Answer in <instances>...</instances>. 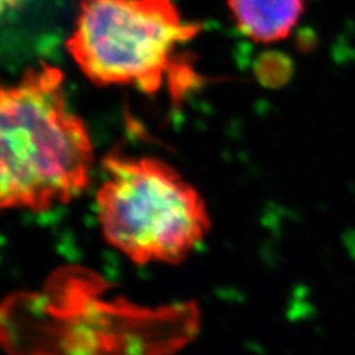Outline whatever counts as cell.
Instances as JSON below:
<instances>
[{"label":"cell","mask_w":355,"mask_h":355,"mask_svg":"<svg viewBox=\"0 0 355 355\" xmlns=\"http://www.w3.org/2000/svg\"><path fill=\"white\" fill-rule=\"evenodd\" d=\"M254 74L263 86L279 89L292 80L295 62L287 53L280 51H266L258 58L257 65H254Z\"/></svg>","instance_id":"obj_5"},{"label":"cell","mask_w":355,"mask_h":355,"mask_svg":"<svg viewBox=\"0 0 355 355\" xmlns=\"http://www.w3.org/2000/svg\"><path fill=\"white\" fill-rule=\"evenodd\" d=\"M92 166L91 135L67 101L60 69L40 64L0 87V214L70 203L89 187Z\"/></svg>","instance_id":"obj_1"},{"label":"cell","mask_w":355,"mask_h":355,"mask_svg":"<svg viewBox=\"0 0 355 355\" xmlns=\"http://www.w3.org/2000/svg\"><path fill=\"white\" fill-rule=\"evenodd\" d=\"M96 214L110 246L138 265L180 263L210 231L203 197L166 162L111 153Z\"/></svg>","instance_id":"obj_2"},{"label":"cell","mask_w":355,"mask_h":355,"mask_svg":"<svg viewBox=\"0 0 355 355\" xmlns=\"http://www.w3.org/2000/svg\"><path fill=\"white\" fill-rule=\"evenodd\" d=\"M24 2L26 0H0V21L12 15V12L18 10Z\"/></svg>","instance_id":"obj_6"},{"label":"cell","mask_w":355,"mask_h":355,"mask_svg":"<svg viewBox=\"0 0 355 355\" xmlns=\"http://www.w3.org/2000/svg\"><path fill=\"white\" fill-rule=\"evenodd\" d=\"M202 30L173 0H82L67 51L94 85L154 95L173 73H190L178 65L180 49Z\"/></svg>","instance_id":"obj_3"},{"label":"cell","mask_w":355,"mask_h":355,"mask_svg":"<svg viewBox=\"0 0 355 355\" xmlns=\"http://www.w3.org/2000/svg\"><path fill=\"white\" fill-rule=\"evenodd\" d=\"M237 30L254 43L272 44L292 36L306 0H227Z\"/></svg>","instance_id":"obj_4"}]
</instances>
